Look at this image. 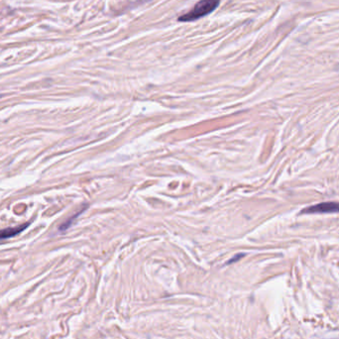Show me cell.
Wrapping results in <instances>:
<instances>
[{
    "label": "cell",
    "instance_id": "6da1fadb",
    "mask_svg": "<svg viewBox=\"0 0 339 339\" xmlns=\"http://www.w3.org/2000/svg\"><path fill=\"white\" fill-rule=\"evenodd\" d=\"M220 3L221 0H200L189 12L184 14L179 20L189 22L204 17L212 13L217 8Z\"/></svg>",
    "mask_w": 339,
    "mask_h": 339
},
{
    "label": "cell",
    "instance_id": "7a4b0ae2",
    "mask_svg": "<svg viewBox=\"0 0 339 339\" xmlns=\"http://www.w3.org/2000/svg\"><path fill=\"white\" fill-rule=\"evenodd\" d=\"M339 212V203L327 202L309 206L303 210V213H332Z\"/></svg>",
    "mask_w": 339,
    "mask_h": 339
},
{
    "label": "cell",
    "instance_id": "3957f363",
    "mask_svg": "<svg viewBox=\"0 0 339 339\" xmlns=\"http://www.w3.org/2000/svg\"><path fill=\"white\" fill-rule=\"evenodd\" d=\"M29 222L24 223L22 225L19 226H15V227H8L5 229L0 230V241L8 239V238L14 237L18 235L19 233H21L22 231H24L28 226H29Z\"/></svg>",
    "mask_w": 339,
    "mask_h": 339
}]
</instances>
